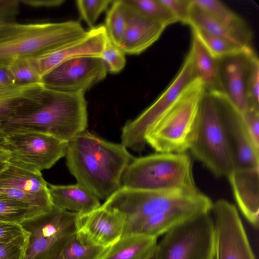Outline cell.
Returning a JSON list of instances; mask_svg holds the SVG:
<instances>
[{
	"label": "cell",
	"mask_w": 259,
	"mask_h": 259,
	"mask_svg": "<svg viewBox=\"0 0 259 259\" xmlns=\"http://www.w3.org/2000/svg\"><path fill=\"white\" fill-rule=\"evenodd\" d=\"M189 53L196 77L202 82L204 90L221 92L218 59L211 55L193 31Z\"/></svg>",
	"instance_id": "603a6c76"
},
{
	"label": "cell",
	"mask_w": 259,
	"mask_h": 259,
	"mask_svg": "<svg viewBox=\"0 0 259 259\" xmlns=\"http://www.w3.org/2000/svg\"><path fill=\"white\" fill-rule=\"evenodd\" d=\"M21 4L34 8H52L58 7L63 0H20Z\"/></svg>",
	"instance_id": "ab89813d"
},
{
	"label": "cell",
	"mask_w": 259,
	"mask_h": 259,
	"mask_svg": "<svg viewBox=\"0 0 259 259\" xmlns=\"http://www.w3.org/2000/svg\"><path fill=\"white\" fill-rule=\"evenodd\" d=\"M237 205L255 229L259 224V167L235 168L227 177Z\"/></svg>",
	"instance_id": "d6986e66"
},
{
	"label": "cell",
	"mask_w": 259,
	"mask_h": 259,
	"mask_svg": "<svg viewBox=\"0 0 259 259\" xmlns=\"http://www.w3.org/2000/svg\"><path fill=\"white\" fill-rule=\"evenodd\" d=\"M107 72L117 73L121 71L126 64L125 54L119 47L108 39L105 49L100 57Z\"/></svg>",
	"instance_id": "836d02e7"
},
{
	"label": "cell",
	"mask_w": 259,
	"mask_h": 259,
	"mask_svg": "<svg viewBox=\"0 0 259 259\" xmlns=\"http://www.w3.org/2000/svg\"><path fill=\"white\" fill-rule=\"evenodd\" d=\"M241 114L253 142L259 148V107L250 106Z\"/></svg>",
	"instance_id": "8d00e7d4"
},
{
	"label": "cell",
	"mask_w": 259,
	"mask_h": 259,
	"mask_svg": "<svg viewBox=\"0 0 259 259\" xmlns=\"http://www.w3.org/2000/svg\"><path fill=\"white\" fill-rule=\"evenodd\" d=\"M87 126V105L84 93H65L47 87L37 101L0 120V130L6 136L36 132L66 142L85 131Z\"/></svg>",
	"instance_id": "7a4b0ae2"
},
{
	"label": "cell",
	"mask_w": 259,
	"mask_h": 259,
	"mask_svg": "<svg viewBox=\"0 0 259 259\" xmlns=\"http://www.w3.org/2000/svg\"><path fill=\"white\" fill-rule=\"evenodd\" d=\"M157 238L139 235L123 236L107 248L99 259H152Z\"/></svg>",
	"instance_id": "cb8c5ba5"
},
{
	"label": "cell",
	"mask_w": 259,
	"mask_h": 259,
	"mask_svg": "<svg viewBox=\"0 0 259 259\" xmlns=\"http://www.w3.org/2000/svg\"><path fill=\"white\" fill-rule=\"evenodd\" d=\"M20 4V0H0V22L16 21Z\"/></svg>",
	"instance_id": "f35d334b"
},
{
	"label": "cell",
	"mask_w": 259,
	"mask_h": 259,
	"mask_svg": "<svg viewBox=\"0 0 259 259\" xmlns=\"http://www.w3.org/2000/svg\"><path fill=\"white\" fill-rule=\"evenodd\" d=\"M192 30L197 34L208 51L217 59L236 53L248 48L241 47L200 30L192 29Z\"/></svg>",
	"instance_id": "f546056e"
},
{
	"label": "cell",
	"mask_w": 259,
	"mask_h": 259,
	"mask_svg": "<svg viewBox=\"0 0 259 259\" xmlns=\"http://www.w3.org/2000/svg\"><path fill=\"white\" fill-rule=\"evenodd\" d=\"M126 19V9L124 1H113L104 25L109 39L118 47L124 34Z\"/></svg>",
	"instance_id": "484cf974"
},
{
	"label": "cell",
	"mask_w": 259,
	"mask_h": 259,
	"mask_svg": "<svg viewBox=\"0 0 259 259\" xmlns=\"http://www.w3.org/2000/svg\"><path fill=\"white\" fill-rule=\"evenodd\" d=\"M212 205L211 199L200 191L188 194L121 187L101 206L121 214L126 226L146 220L175 225L211 212Z\"/></svg>",
	"instance_id": "3957f363"
},
{
	"label": "cell",
	"mask_w": 259,
	"mask_h": 259,
	"mask_svg": "<svg viewBox=\"0 0 259 259\" xmlns=\"http://www.w3.org/2000/svg\"><path fill=\"white\" fill-rule=\"evenodd\" d=\"M124 224L121 214L101 205L89 213L79 214L77 233L87 242L108 248L120 239Z\"/></svg>",
	"instance_id": "ac0fdd59"
},
{
	"label": "cell",
	"mask_w": 259,
	"mask_h": 259,
	"mask_svg": "<svg viewBox=\"0 0 259 259\" xmlns=\"http://www.w3.org/2000/svg\"><path fill=\"white\" fill-rule=\"evenodd\" d=\"M113 1L77 0L76 5L80 18L92 28L100 15L106 10Z\"/></svg>",
	"instance_id": "1f68e13d"
},
{
	"label": "cell",
	"mask_w": 259,
	"mask_h": 259,
	"mask_svg": "<svg viewBox=\"0 0 259 259\" xmlns=\"http://www.w3.org/2000/svg\"><path fill=\"white\" fill-rule=\"evenodd\" d=\"M48 188L53 206L59 208L83 215L101 205L98 198L78 183L69 185L48 184Z\"/></svg>",
	"instance_id": "44dd1931"
},
{
	"label": "cell",
	"mask_w": 259,
	"mask_h": 259,
	"mask_svg": "<svg viewBox=\"0 0 259 259\" xmlns=\"http://www.w3.org/2000/svg\"><path fill=\"white\" fill-rule=\"evenodd\" d=\"M192 3L220 22L233 27L244 28L245 22L218 0H191Z\"/></svg>",
	"instance_id": "f1b7e54d"
},
{
	"label": "cell",
	"mask_w": 259,
	"mask_h": 259,
	"mask_svg": "<svg viewBox=\"0 0 259 259\" xmlns=\"http://www.w3.org/2000/svg\"><path fill=\"white\" fill-rule=\"evenodd\" d=\"M204 92L202 82L196 79L177 103L147 132L146 144L157 152L180 153L190 150Z\"/></svg>",
	"instance_id": "8992f818"
},
{
	"label": "cell",
	"mask_w": 259,
	"mask_h": 259,
	"mask_svg": "<svg viewBox=\"0 0 259 259\" xmlns=\"http://www.w3.org/2000/svg\"><path fill=\"white\" fill-rule=\"evenodd\" d=\"M220 93L204 90L199 104L195 137L190 150L214 176L227 178L235 167L221 118Z\"/></svg>",
	"instance_id": "52a82bcc"
},
{
	"label": "cell",
	"mask_w": 259,
	"mask_h": 259,
	"mask_svg": "<svg viewBox=\"0 0 259 259\" xmlns=\"http://www.w3.org/2000/svg\"><path fill=\"white\" fill-rule=\"evenodd\" d=\"M31 232L12 240L0 244V259H24L29 244Z\"/></svg>",
	"instance_id": "d6a6232c"
},
{
	"label": "cell",
	"mask_w": 259,
	"mask_h": 259,
	"mask_svg": "<svg viewBox=\"0 0 259 259\" xmlns=\"http://www.w3.org/2000/svg\"><path fill=\"white\" fill-rule=\"evenodd\" d=\"M152 259H154V256L152 257Z\"/></svg>",
	"instance_id": "ee69618b"
},
{
	"label": "cell",
	"mask_w": 259,
	"mask_h": 259,
	"mask_svg": "<svg viewBox=\"0 0 259 259\" xmlns=\"http://www.w3.org/2000/svg\"><path fill=\"white\" fill-rule=\"evenodd\" d=\"M15 84L26 85L42 83L32 58L16 59L8 65Z\"/></svg>",
	"instance_id": "4dcf8cb0"
},
{
	"label": "cell",
	"mask_w": 259,
	"mask_h": 259,
	"mask_svg": "<svg viewBox=\"0 0 259 259\" xmlns=\"http://www.w3.org/2000/svg\"><path fill=\"white\" fill-rule=\"evenodd\" d=\"M0 196L23 202L44 212L53 206L48 184L41 172L10 159L0 172Z\"/></svg>",
	"instance_id": "4fadbf2b"
},
{
	"label": "cell",
	"mask_w": 259,
	"mask_h": 259,
	"mask_svg": "<svg viewBox=\"0 0 259 259\" xmlns=\"http://www.w3.org/2000/svg\"><path fill=\"white\" fill-rule=\"evenodd\" d=\"M249 107H259V61L256 55L252 59L247 82Z\"/></svg>",
	"instance_id": "e575fe53"
},
{
	"label": "cell",
	"mask_w": 259,
	"mask_h": 259,
	"mask_svg": "<svg viewBox=\"0 0 259 259\" xmlns=\"http://www.w3.org/2000/svg\"><path fill=\"white\" fill-rule=\"evenodd\" d=\"M124 2L126 26L118 47L125 54L139 55L159 39L166 27L141 15Z\"/></svg>",
	"instance_id": "ffe728a7"
},
{
	"label": "cell",
	"mask_w": 259,
	"mask_h": 259,
	"mask_svg": "<svg viewBox=\"0 0 259 259\" xmlns=\"http://www.w3.org/2000/svg\"><path fill=\"white\" fill-rule=\"evenodd\" d=\"M107 248L87 242L76 231L67 241L57 259H99Z\"/></svg>",
	"instance_id": "4316f807"
},
{
	"label": "cell",
	"mask_w": 259,
	"mask_h": 259,
	"mask_svg": "<svg viewBox=\"0 0 259 259\" xmlns=\"http://www.w3.org/2000/svg\"><path fill=\"white\" fill-rule=\"evenodd\" d=\"M7 145V140L5 135L0 130V148H5Z\"/></svg>",
	"instance_id": "7bdbcfd3"
},
{
	"label": "cell",
	"mask_w": 259,
	"mask_h": 259,
	"mask_svg": "<svg viewBox=\"0 0 259 259\" xmlns=\"http://www.w3.org/2000/svg\"><path fill=\"white\" fill-rule=\"evenodd\" d=\"M134 10L166 27L177 20L160 0H124Z\"/></svg>",
	"instance_id": "83f0119b"
},
{
	"label": "cell",
	"mask_w": 259,
	"mask_h": 259,
	"mask_svg": "<svg viewBox=\"0 0 259 259\" xmlns=\"http://www.w3.org/2000/svg\"><path fill=\"white\" fill-rule=\"evenodd\" d=\"M256 53L250 47L218 59L221 92L241 113L249 107L247 82Z\"/></svg>",
	"instance_id": "2e32d148"
},
{
	"label": "cell",
	"mask_w": 259,
	"mask_h": 259,
	"mask_svg": "<svg viewBox=\"0 0 259 259\" xmlns=\"http://www.w3.org/2000/svg\"><path fill=\"white\" fill-rule=\"evenodd\" d=\"M86 31L75 21L20 23L0 22V66L13 61L35 58L82 37Z\"/></svg>",
	"instance_id": "277c9868"
},
{
	"label": "cell",
	"mask_w": 259,
	"mask_h": 259,
	"mask_svg": "<svg viewBox=\"0 0 259 259\" xmlns=\"http://www.w3.org/2000/svg\"><path fill=\"white\" fill-rule=\"evenodd\" d=\"M107 73L100 57L81 56L59 64L42 77V83L60 92L84 93L104 79Z\"/></svg>",
	"instance_id": "5bb4252c"
},
{
	"label": "cell",
	"mask_w": 259,
	"mask_h": 259,
	"mask_svg": "<svg viewBox=\"0 0 259 259\" xmlns=\"http://www.w3.org/2000/svg\"><path fill=\"white\" fill-rule=\"evenodd\" d=\"M214 259H256L236 206L227 200L213 203Z\"/></svg>",
	"instance_id": "30bf717a"
},
{
	"label": "cell",
	"mask_w": 259,
	"mask_h": 259,
	"mask_svg": "<svg viewBox=\"0 0 259 259\" xmlns=\"http://www.w3.org/2000/svg\"><path fill=\"white\" fill-rule=\"evenodd\" d=\"M30 232L25 229L22 224L0 220V244L9 242Z\"/></svg>",
	"instance_id": "74e56055"
},
{
	"label": "cell",
	"mask_w": 259,
	"mask_h": 259,
	"mask_svg": "<svg viewBox=\"0 0 259 259\" xmlns=\"http://www.w3.org/2000/svg\"><path fill=\"white\" fill-rule=\"evenodd\" d=\"M108 39L104 25H98L86 31L81 38L32 60L42 78L64 61L81 56L101 57Z\"/></svg>",
	"instance_id": "e0dca14e"
},
{
	"label": "cell",
	"mask_w": 259,
	"mask_h": 259,
	"mask_svg": "<svg viewBox=\"0 0 259 259\" xmlns=\"http://www.w3.org/2000/svg\"><path fill=\"white\" fill-rule=\"evenodd\" d=\"M47 212L23 202L0 196V220L22 224L35 221Z\"/></svg>",
	"instance_id": "d4e9b609"
},
{
	"label": "cell",
	"mask_w": 259,
	"mask_h": 259,
	"mask_svg": "<svg viewBox=\"0 0 259 259\" xmlns=\"http://www.w3.org/2000/svg\"><path fill=\"white\" fill-rule=\"evenodd\" d=\"M196 79L189 53L180 70L162 93L136 118L124 124L121 131V144L136 152L143 150L147 132L177 103Z\"/></svg>",
	"instance_id": "9c48e42d"
},
{
	"label": "cell",
	"mask_w": 259,
	"mask_h": 259,
	"mask_svg": "<svg viewBox=\"0 0 259 259\" xmlns=\"http://www.w3.org/2000/svg\"><path fill=\"white\" fill-rule=\"evenodd\" d=\"M11 157V152L7 148H0V172L8 165Z\"/></svg>",
	"instance_id": "b9f144b4"
},
{
	"label": "cell",
	"mask_w": 259,
	"mask_h": 259,
	"mask_svg": "<svg viewBox=\"0 0 259 259\" xmlns=\"http://www.w3.org/2000/svg\"><path fill=\"white\" fill-rule=\"evenodd\" d=\"M218 104L235 168L259 167V148L253 142L242 114L221 92Z\"/></svg>",
	"instance_id": "9a60e30c"
},
{
	"label": "cell",
	"mask_w": 259,
	"mask_h": 259,
	"mask_svg": "<svg viewBox=\"0 0 259 259\" xmlns=\"http://www.w3.org/2000/svg\"><path fill=\"white\" fill-rule=\"evenodd\" d=\"M191 3L188 25L192 29L202 30L243 47H251L252 34L248 26L237 28L226 25L194 5L191 1Z\"/></svg>",
	"instance_id": "7402d4cb"
},
{
	"label": "cell",
	"mask_w": 259,
	"mask_h": 259,
	"mask_svg": "<svg viewBox=\"0 0 259 259\" xmlns=\"http://www.w3.org/2000/svg\"><path fill=\"white\" fill-rule=\"evenodd\" d=\"M121 187L153 191L199 192L191 157L186 153L157 152L134 158L126 168Z\"/></svg>",
	"instance_id": "5b68a950"
},
{
	"label": "cell",
	"mask_w": 259,
	"mask_h": 259,
	"mask_svg": "<svg viewBox=\"0 0 259 259\" xmlns=\"http://www.w3.org/2000/svg\"><path fill=\"white\" fill-rule=\"evenodd\" d=\"M154 259H214V232L211 212L196 216L162 235Z\"/></svg>",
	"instance_id": "ba28073f"
},
{
	"label": "cell",
	"mask_w": 259,
	"mask_h": 259,
	"mask_svg": "<svg viewBox=\"0 0 259 259\" xmlns=\"http://www.w3.org/2000/svg\"><path fill=\"white\" fill-rule=\"evenodd\" d=\"M6 138L10 160L40 172L65 156L68 144L52 135L36 132L11 134Z\"/></svg>",
	"instance_id": "7c38bea8"
},
{
	"label": "cell",
	"mask_w": 259,
	"mask_h": 259,
	"mask_svg": "<svg viewBox=\"0 0 259 259\" xmlns=\"http://www.w3.org/2000/svg\"><path fill=\"white\" fill-rule=\"evenodd\" d=\"M79 214L53 206L41 216L40 223L31 232L24 259H57L69 239L77 231Z\"/></svg>",
	"instance_id": "8fae6325"
},
{
	"label": "cell",
	"mask_w": 259,
	"mask_h": 259,
	"mask_svg": "<svg viewBox=\"0 0 259 259\" xmlns=\"http://www.w3.org/2000/svg\"><path fill=\"white\" fill-rule=\"evenodd\" d=\"M65 156L77 183L105 200L121 188L123 175L134 158L121 143L86 130L68 142Z\"/></svg>",
	"instance_id": "6da1fadb"
},
{
	"label": "cell",
	"mask_w": 259,
	"mask_h": 259,
	"mask_svg": "<svg viewBox=\"0 0 259 259\" xmlns=\"http://www.w3.org/2000/svg\"><path fill=\"white\" fill-rule=\"evenodd\" d=\"M177 22L188 24L191 0H160Z\"/></svg>",
	"instance_id": "d590c367"
},
{
	"label": "cell",
	"mask_w": 259,
	"mask_h": 259,
	"mask_svg": "<svg viewBox=\"0 0 259 259\" xmlns=\"http://www.w3.org/2000/svg\"><path fill=\"white\" fill-rule=\"evenodd\" d=\"M14 84V81L8 66H0V88Z\"/></svg>",
	"instance_id": "60d3db41"
}]
</instances>
